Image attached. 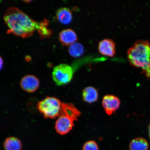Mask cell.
<instances>
[{"instance_id":"obj_1","label":"cell","mask_w":150,"mask_h":150,"mask_svg":"<svg viewBox=\"0 0 150 150\" xmlns=\"http://www.w3.org/2000/svg\"><path fill=\"white\" fill-rule=\"evenodd\" d=\"M4 19L8 28V33L16 36L26 38L31 36L36 30L42 38H48L52 34V31L48 28V20L35 21L16 7L7 9Z\"/></svg>"},{"instance_id":"obj_2","label":"cell","mask_w":150,"mask_h":150,"mask_svg":"<svg viewBox=\"0 0 150 150\" xmlns=\"http://www.w3.org/2000/svg\"><path fill=\"white\" fill-rule=\"evenodd\" d=\"M127 57L131 65L140 68L142 72L150 78V44L147 41L137 42L127 51Z\"/></svg>"},{"instance_id":"obj_3","label":"cell","mask_w":150,"mask_h":150,"mask_svg":"<svg viewBox=\"0 0 150 150\" xmlns=\"http://www.w3.org/2000/svg\"><path fill=\"white\" fill-rule=\"evenodd\" d=\"M81 114L74 104L71 103H62L60 114L56 121V132L63 135L68 134L74 126V122Z\"/></svg>"},{"instance_id":"obj_4","label":"cell","mask_w":150,"mask_h":150,"mask_svg":"<svg viewBox=\"0 0 150 150\" xmlns=\"http://www.w3.org/2000/svg\"><path fill=\"white\" fill-rule=\"evenodd\" d=\"M62 104L61 101L56 97H47L38 104L37 107L44 117L53 119L59 117Z\"/></svg>"},{"instance_id":"obj_5","label":"cell","mask_w":150,"mask_h":150,"mask_svg":"<svg viewBox=\"0 0 150 150\" xmlns=\"http://www.w3.org/2000/svg\"><path fill=\"white\" fill-rule=\"evenodd\" d=\"M74 70L71 67L66 64H62L54 67L52 77L56 85L61 86L68 83L74 76Z\"/></svg>"},{"instance_id":"obj_6","label":"cell","mask_w":150,"mask_h":150,"mask_svg":"<svg viewBox=\"0 0 150 150\" xmlns=\"http://www.w3.org/2000/svg\"><path fill=\"white\" fill-rule=\"evenodd\" d=\"M102 104L106 113L110 115L119 108L121 102L119 98L115 96L108 95L103 97Z\"/></svg>"},{"instance_id":"obj_7","label":"cell","mask_w":150,"mask_h":150,"mask_svg":"<svg viewBox=\"0 0 150 150\" xmlns=\"http://www.w3.org/2000/svg\"><path fill=\"white\" fill-rule=\"evenodd\" d=\"M22 89L28 93H32L36 91L40 86V81L36 76L28 75L22 78L20 82Z\"/></svg>"},{"instance_id":"obj_8","label":"cell","mask_w":150,"mask_h":150,"mask_svg":"<svg viewBox=\"0 0 150 150\" xmlns=\"http://www.w3.org/2000/svg\"><path fill=\"white\" fill-rule=\"evenodd\" d=\"M98 50L103 55L113 57L116 52L115 44L111 39H104L99 42Z\"/></svg>"},{"instance_id":"obj_9","label":"cell","mask_w":150,"mask_h":150,"mask_svg":"<svg viewBox=\"0 0 150 150\" xmlns=\"http://www.w3.org/2000/svg\"><path fill=\"white\" fill-rule=\"evenodd\" d=\"M59 39L63 46H70L78 40V37L74 30L67 29L61 32L59 35Z\"/></svg>"},{"instance_id":"obj_10","label":"cell","mask_w":150,"mask_h":150,"mask_svg":"<svg viewBox=\"0 0 150 150\" xmlns=\"http://www.w3.org/2000/svg\"><path fill=\"white\" fill-rule=\"evenodd\" d=\"M82 96L84 102L91 104L96 102L98 100V92L95 88L89 86L83 90Z\"/></svg>"},{"instance_id":"obj_11","label":"cell","mask_w":150,"mask_h":150,"mask_svg":"<svg viewBox=\"0 0 150 150\" xmlns=\"http://www.w3.org/2000/svg\"><path fill=\"white\" fill-rule=\"evenodd\" d=\"M57 19L62 24L70 23L72 19V15L71 11L66 7H62L58 9L56 13Z\"/></svg>"},{"instance_id":"obj_12","label":"cell","mask_w":150,"mask_h":150,"mask_svg":"<svg viewBox=\"0 0 150 150\" xmlns=\"http://www.w3.org/2000/svg\"><path fill=\"white\" fill-rule=\"evenodd\" d=\"M5 150H21L22 144L18 138L10 137L5 139L3 145Z\"/></svg>"},{"instance_id":"obj_13","label":"cell","mask_w":150,"mask_h":150,"mask_svg":"<svg viewBox=\"0 0 150 150\" xmlns=\"http://www.w3.org/2000/svg\"><path fill=\"white\" fill-rule=\"evenodd\" d=\"M129 147L130 150H148L149 144L145 139L137 138L131 141Z\"/></svg>"},{"instance_id":"obj_14","label":"cell","mask_w":150,"mask_h":150,"mask_svg":"<svg viewBox=\"0 0 150 150\" xmlns=\"http://www.w3.org/2000/svg\"><path fill=\"white\" fill-rule=\"evenodd\" d=\"M84 49L80 43L75 42L69 47V52L70 55L74 57H79L83 55Z\"/></svg>"},{"instance_id":"obj_15","label":"cell","mask_w":150,"mask_h":150,"mask_svg":"<svg viewBox=\"0 0 150 150\" xmlns=\"http://www.w3.org/2000/svg\"><path fill=\"white\" fill-rule=\"evenodd\" d=\"M83 150H99V147L95 141L90 140L84 144Z\"/></svg>"},{"instance_id":"obj_16","label":"cell","mask_w":150,"mask_h":150,"mask_svg":"<svg viewBox=\"0 0 150 150\" xmlns=\"http://www.w3.org/2000/svg\"><path fill=\"white\" fill-rule=\"evenodd\" d=\"M3 61L1 57V56H0V71H1L2 69L3 68Z\"/></svg>"},{"instance_id":"obj_17","label":"cell","mask_w":150,"mask_h":150,"mask_svg":"<svg viewBox=\"0 0 150 150\" xmlns=\"http://www.w3.org/2000/svg\"><path fill=\"white\" fill-rule=\"evenodd\" d=\"M149 138L150 140V124L149 126Z\"/></svg>"},{"instance_id":"obj_18","label":"cell","mask_w":150,"mask_h":150,"mask_svg":"<svg viewBox=\"0 0 150 150\" xmlns=\"http://www.w3.org/2000/svg\"><path fill=\"white\" fill-rule=\"evenodd\" d=\"M1 0H0V3H1Z\"/></svg>"}]
</instances>
